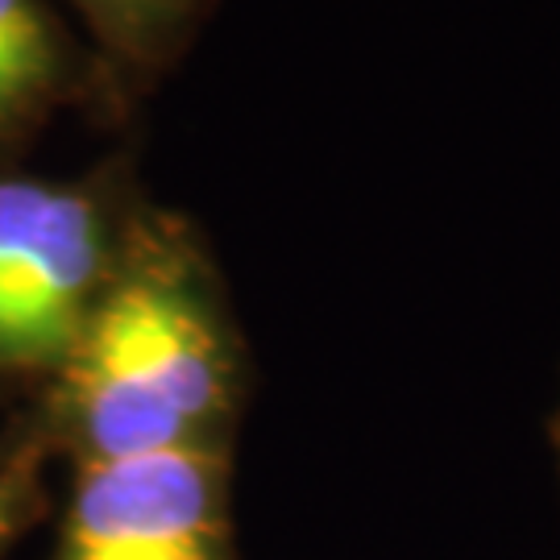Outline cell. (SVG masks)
Listing matches in <instances>:
<instances>
[{
	"instance_id": "3957f363",
	"label": "cell",
	"mask_w": 560,
	"mask_h": 560,
	"mask_svg": "<svg viewBox=\"0 0 560 560\" xmlns=\"http://www.w3.org/2000/svg\"><path fill=\"white\" fill-rule=\"evenodd\" d=\"M55 560H237L229 448L75 465Z\"/></svg>"
},
{
	"instance_id": "5b68a950",
	"label": "cell",
	"mask_w": 560,
	"mask_h": 560,
	"mask_svg": "<svg viewBox=\"0 0 560 560\" xmlns=\"http://www.w3.org/2000/svg\"><path fill=\"white\" fill-rule=\"evenodd\" d=\"M196 0H75L92 30L101 34L113 55L129 62H154L183 34Z\"/></svg>"
},
{
	"instance_id": "6da1fadb",
	"label": "cell",
	"mask_w": 560,
	"mask_h": 560,
	"mask_svg": "<svg viewBox=\"0 0 560 560\" xmlns=\"http://www.w3.org/2000/svg\"><path fill=\"white\" fill-rule=\"evenodd\" d=\"M55 378L50 428L75 465L229 448L241 402L221 307L196 258L162 237L117 254Z\"/></svg>"
},
{
	"instance_id": "277c9868",
	"label": "cell",
	"mask_w": 560,
	"mask_h": 560,
	"mask_svg": "<svg viewBox=\"0 0 560 560\" xmlns=\"http://www.w3.org/2000/svg\"><path fill=\"white\" fill-rule=\"evenodd\" d=\"M71 83V55L42 0H0V133L38 120Z\"/></svg>"
},
{
	"instance_id": "52a82bcc",
	"label": "cell",
	"mask_w": 560,
	"mask_h": 560,
	"mask_svg": "<svg viewBox=\"0 0 560 560\" xmlns=\"http://www.w3.org/2000/svg\"><path fill=\"white\" fill-rule=\"evenodd\" d=\"M557 441H560V423H557Z\"/></svg>"
},
{
	"instance_id": "7a4b0ae2",
	"label": "cell",
	"mask_w": 560,
	"mask_h": 560,
	"mask_svg": "<svg viewBox=\"0 0 560 560\" xmlns=\"http://www.w3.org/2000/svg\"><path fill=\"white\" fill-rule=\"evenodd\" d=\"M117 254L92 191L0 175V365L59 374Z\"/></svg>"
},
{
	"instance_id": "8992f818",
	"label": "cell",
	"mask_w": 560,
	"mask_h": 560,
	"mask_svg": "<svg viewBox=\"0 0 560 560\" xmlns=\"http://www.w3.org/2000/svg\"><path fill=\"white\" fill-rule=\"evenodd\" d=\"M42 499V448H25L0 465V552L34 520Z\"/></svg>"
}]
</instances>
